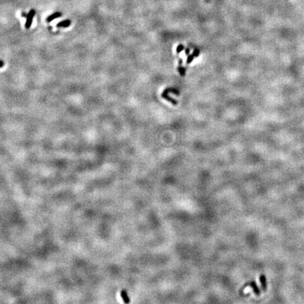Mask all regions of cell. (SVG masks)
<instances>
[{"label": "cell", "instance_id": "1", "mask_svg": "<svg viewBox=\"0 0 304 304\" xmlns=\"http://www.w3.org/2000/svg\"><path fill=\"white\" fill-rule=\"evenodd\" d=\"M35 15V9H31L29 11L27 17H26V25H25V27H26V29H29L30 28Z\"/></svg>", "mask_w": 304, "mask_h": 304}, {"label": "cell", "instance_id": "2", "mask_svg": "<svg viewBox=\"0 0 304 304\" xmlns=\"http://www.w3.org/2000/svg\"><path fill=\"white\" fill-rule=\"evenodd\" d=\"M61 16H62V13L59 12V11H57V12L54 13V14H52V15H49V16L47 18V21L49 23V22H51V21H52L53 20L58 19V18H60Z\"/></svg>", "mask_w": 304, "mask_h": 304}, {"label": "cell", "instance_id": "3", "mask_svg": "<svg viewBox=\"0 0 304 304\" xmlns=\"http://www.w3.org/2000/svg\"><path fill=\"white\" fill-rule=\"evenodd\" d=\"M70 23H71V21L69 19H67L65 20V21L59 22V23L57 25V26L58 28H67L70 26Z\"/></svg>", "mask_w": 304, "mask_h": 304}, {"label": "cell", "instance_id": "4", "mask_svg": "<svg viewBox=\"0 0 304 304\" xmlns=\"http://www.w3.org/2000/svg\"><path fill=\"white\" fill-rule=\"evenodd\" d=\"M249 285L251 286V287L253 289V290H254V292L255 293V294L256 296H259L260 294V290H259L258 287V286L256 285V282H254V281H253V282H251L250 284H249Z\"/></svg>", "mask_w": 304, "mask_h": 304}, {"label": "cell", "instance_id": "5", "mask_svg": "<svg viewBox=\"0 0 304 304\" xmlns=\"http://www.w3.org/2000/svg\"><path fill=\"white\" fill-rule=\"evenodd\" d=\"M120 295H121V297H122V298H123L124 303H130V298H129V296H128V294H127L126 291L125 290L122 291L121 293H120Z\"/></svg>", "mask_w": 304, "mask_h": 304}, {"label": "cell", "instance_id": "6", "mask_svg": "<svg viewBox=\"0 0 304 304\" xmlns=\"http://www.w3.org/2000/svg\"><path fill=\"white\" fill-rule=\"evenodd\" d=\"M260 284H261L263 289L265 291L266 289V288H267V282H266L265 275H261L260 276Z\"/></svg>", "mask_w": 304, "mask_h": 304}, {"label": "cell", "instance_id": "7", "mask_svg": "<svg viewBox=\"0 0 304 304\" xmlns=\"http://www.w3.org/2000/svg\"><path fill=\"white\" fill-rule=\"evenodd\" d=\"M27 14H26V12H24V11H23L22 13H21V16H22L23 18H26L27 17Z\"/></svg>", "mask_w": 304, "mask_h": 304}, {"label": "cell", "instance_id": "8", "mask_svg": "<svg viewBox=\"0 0 304 304\" xmlns=\"http://www.w3.org/2000/svg\"><path fill=\"white\" fill-rule=\"evenodd\" d=\"M4 66V63L3 61L0 60V68H2Z\"/></svg>", "mask_w": 304, "mask_h": 304}]
</instances>
